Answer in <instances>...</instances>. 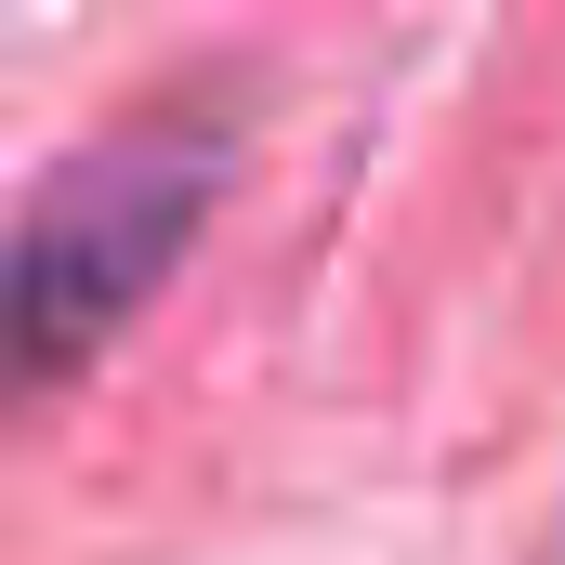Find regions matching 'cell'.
<instances>
[{
    "label": "cell",
    "mask_w": 565,
    "mask_h": 565,
    "mask_svg": "<svg viewBox=\"0 0 565 565\" xmlns=\"http://www.w3.org/2000/svg\"><path fill=\"white\" fill-rule=\"evenodd\" d=\"M211 184H224L211 132H132V145L66 158L40 184V211H26V355L40 369L93 355L145 289L171 277V250L198 237Z\"/></svg>",
    "instance_id": "obj_1"
}]
</instances>
